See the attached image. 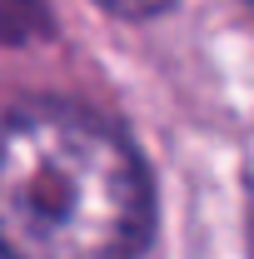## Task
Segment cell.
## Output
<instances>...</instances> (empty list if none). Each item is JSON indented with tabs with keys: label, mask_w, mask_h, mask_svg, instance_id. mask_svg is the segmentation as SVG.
<instances>
[{
	"label": "cell",
	"mask_w": 254,
	"mask_h": 259,
	"mask_svg": "<svg viewBox=\"0 0 254 259\" xmlns=\"http://www.w3.org/2000/svg\"><path fill=\"white\" fill-rule=\"evenodd\" d=\"M155 185L110 120L70 100L0 115V259H140Z\"/></svg>",
	"instance_id": "cell-1"
},
{
	"label": "cell",
	"mask_w": 254,
	"mask_h": 259,
	"mask_svg": "<svg viewBox=\"0 0 254 259\" xmlns=\"http://www.w3.org/2000/svg\"><path fill=\"white\" fill-rule=\"evenodd\" d=\"M249 5H254V0H249Z\"/></svg>",
	"instance_id": "cell-3"
},
{
	"label": "cell",
	"mask_w": 254,
	"mask_h": 259,
	"mask_svg": "<svg viewBox=\"0 0 254 259\" xmlns=\"http://www.w3.org/2000/svg\"><path fill=\"white\" fill-rule=\"evenodd\" d=\"M95 5H105L110 15H125V20H150L159 10H170L175 0H95Z\"/></svg>",
	"instance_id": "cell-2"
}]
</instances>
